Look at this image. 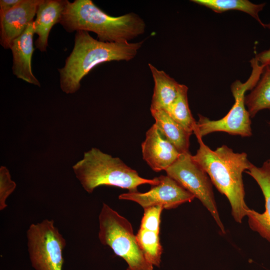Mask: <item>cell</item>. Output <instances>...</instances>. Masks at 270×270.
<instances>
[{"mask_svg":"<svg viewBox=\"0 0 270 270\" xmlns=\"http://www.w3.org/2000/svg\"><path fill=\"white\" fill-rule=\"evenodd\" d=\"M143 159L154 172L166 170L180 154L160 132L154 124L146 132L142 144Z\"/></svg>","mask_w":270,"mask_h":270,"instance_id":"11","label":"cell"},{"mask_svg":"<svg viewBox=\"0 0 270 270\" xmlns=\"http://www.w3.org/2000/svg\"><path fill=\"white\" fill-rule=\"evenodd\" d=\"M155 124L166 138L180 154L189 152L190 138L192 134L176 122L164 110H150Z\"/></svg>","mask_w":270,"mask_h":270,"instance_id":"15","label":"cell"},{"mask_svg":"<svg viewBox=\"0 0 270 270\" xmlns=\"http://www.w3.org/2000/svg\"><path fill=\"white\" fill-rule=\"evenodd\" d=\"M143 42H104L93 38L88 32H76L74 48L64 66L58 70L62 91L66 94L76 92L84 77L100 64L132 60Z\"/></svg>","mask_w":270,"mask_h":270,"instance_id":"2","label":"cell"},{"mask_svg":"<svg viewBox=\"0 0 270 270\" xmlns=\"http://www.w3.org/2000/svg\"><path fill=\"white\" fill-rule=\"evenodd\" d=\"M192 2L210 8L216 13L231 10L244 12L265 28V24L262 22L258 16L259 12L265 6V3L255 4L248 0H192Z\"/></svg>","mask_w":270,"mask_h":270,"instance_id":"18","label":"cell"},{"mask_svg":"<svg viewBox=\"0 0 270 270\" xmlns=\"http://www.w3.org/2000/svg\"><path fill=\"white\" fill-rule=\"evenodd\" d=\"M41 0H22L15 7L0 15V44L10 48L13 41L34 21Z\"/></svg>","mask_w":270,"mask_h":270,"instance_id":"10","label":"cell"},{"mask_svg":"<svg viewBox=\"0 0 270 270\" xmlns=\"http://www.w3.org/2000/svg\"><path fill=\"white\" fill-rule=\"evenodd\" d=\"M22 0H0V15L4 14L18 5Z\"/></svg>","mask_w":270,"mask_h":270,"instance_id":"24","label":"cell"},{"mask_svg":"<svg viewBox=\"0 0 270 270\" xmlns=\"http://www.w3.org/2000/svg\"><path fill=\"white\" fill-rule=\"evenodd\" d=\"M165 171L167 176L201 202L213 217L221 232L225 234L214 200L212 184L207 173L193 159L190 152L180 154Z\"/></svg>","mask_w":270,"mask_h":270,"instance_id":"8","label":"cell"},{"mask_svg":"<svg viewBox=\"0 0 270 270\" xmlns=\"http://www.w3.org/2000/svg\"><path fill=\"white\" fill-rule=\"evenodd\" d=\"M66 0H41L33 22L34 34L38 35L36 47L40 52L46 50L48 38L52 26L60 23Z\"/></svg>","mask_w":270,"mask_h":270,"instance_id":"14","label":"cell"},{"mask_svg":"<svg viewBox=\"0 0 270 270\" xmlns=\"http://www.w3.org/2000/svg\"><path fill=\"white\" fill-rule=\"evenodd\" d=\"M148 66L154 84L150 110H166L175 100L180 84L151 64H148Z\"/></svg>","mask_w":270,"mask_h":270,"instance_id":"16","label":"cell"},{"mask_svg":"<svg viewBox=\"0 0 270 270\" xmlns=\"http://www.w3.org/2000/svg\"><path fill=\"white\" fill-rule=\"evenodd\" d=\"M199 148L193 159L207 173L212 184L228 200L234 220L241 223L246 216L242 173L252 166L245 152H234L226 145L211 150L197 138Z\"/></svg>","mask_w":270,"mask_h":270,"instance_id":"1","label":"cell"},{"mask_svg":"<svg viewBox=\"0 0 270 270\" xmlns=\"http://www.w3.org/2000/svg\"><path fill=\"white\" fill-rule=\"evenodd\" d=\"M98 222L100 242L125 260L126 270H154V266L147 260L138 246L132 226L126 218L104 203Z\"/></svg>","mask_w":270,"mask_h":270,"instance_id":"5","label":"cell"},{"mask_svg":"<svg viewBox=\"0 0 270 270\" xmlns=\"http://www.w3.org/2000/svg\"><path fill=\"white\" fill-rule=\"evenodd\" d=\"M158 182L151 186L146 192H128L120 194V200L134 202L144 208L162 206L164 209L174 208L180 204L191 202L195 197L168 176L157 177Z\"/></svg>","mask_w":270,"mask_h":270,"instance_id":"9","label":"cell"},{"mask_svg":"<svg viewBox=\"0 0 270 270\" xmlns=\"http://www.w3.org/2000/svg\"><path fill=\"white\" fill-rule=\"evenodd\" d=\"M60 23L69 32H92L100 41L110 42H128L142 34L146 28L138 14L130 12L111 16L92 0H66Z\"/></svg>","mask_w":270,"mask_h":270,"instance_id":"3","label":"cell"},{"mask_svg":"<svg viewBox=\"0 0 270 270\" xmlns=\"http://www.w3.org/2000/svg\"><path fill=\"white\" fill-rule=\"evenodd\" d=\"M268 124H269V126H270V122H268Z\"/></svg>","mask_w":270,"mask_h":270,"instance_id":"25","label":"cell"},{"mask_svg":"<svg viewBox=\"0 0 270 270\" xmlns=\"http://www.w3.org/2000/svg\"><path fill=\"white\" fill-rule=\"evenodd\" d=\"M158 233L142 228L136 235L138 246L147 260L154 266L160 267L163 252Z\"/></svg>","mask_w":270,"mask_h":270,"instance_id":"20","label":"cell"},{"mask_svg":"<svg viewBox=\"0 0 270 270\" xmlns=\"http://www.w3.org/2000/svg\"><path fill=\"white\" fill-rule=\"evenodd\" d=\"M26 237L30 261L35 270H62L66 242L53 220L30 224Z\"/></svg>","mask_w":270,"mask_h":270,"instance_id":"7","label":"cell"},{"mask_svg":"<svg viewBox=\"0 0 270 270\" xmlns=\"http://www.w3.org/2000/svg\"><path fill=\"white\" fill-rule=\"evenodd\" d=\"M163 210L162 206L144 208L140 228L160 234V216Z\"/></svg>","mask_w":270,"mask_h":270,"instance_id":"21","label":"cell"},{"mask_svg":"<svg viewBox=\"0 0 270 270\" xmlns=\"http://www.w3.org/2000/svg\"><path fill=\"white\" fill-rule=\"evenodd\" d=\"M74 173L84 190L89 194L100 186H112L138 192V186L158 182L157 177L146 179L118 158L112 157L92 148L84 153L82 160L73 166Z\"/></svg>","mask_w":270,"mask_h":270,"instance_id":"4","label":"cell"},{"mask_svg":"<svg viewBox=\"0 0 270 270\" xmlns=\"http://www.w3.org/2000/svg\"><path fill=\"white\" fill-rule=\"evenodd\" d=\"M250 62L252 72L248 80L244 83L237 80L232 84L231 91L234 98V103L224 118L218 120H210L198 114V120L194 132L197 138H202L207 134L217 132L242 137L252 135L250 116L246 108L245 93L248 90H252L256 86L264 67L260 64L255 58Z\"/></svg>","mask_w":270,"mask_h":270,"instance_id":"6","label":"cell"},{"mask_svg":"<svg viewBox=\"0 0 270 270\" xmlns=\"http://www.w3.org/2000/svg\"><path fill=\"white\" fill-rule=\"evenodd\" d=\"M265 28L270 30V22L265 24ZM258 62L264 67L270 65V48L264 50L256 56Z\"/></svg>","mask_w":270,"mask_h":270,"instance_id":"23","label":"cell"},{"mask_svg":"<svg viewBox=\"0 0 270 270\" xmlns=\"http://www.w3.org/2000/svg\"><path fill=\"white\" fill-rule=\"evenodd\" d=\"M188 91L187 86L180 84L175 100L164 110L187 131L192 134L196 128V122L189 108Z\"/></svg>","mask_w":270,"mask_h":270,"instance_id":"19","label":"cell"},{"mask_svg":"<svg viewBox=\"0 0 270 270\" xmlns=\"http://www.w3.org/2000/svg\"><path fill=\"white\" fill-rule=\"evenodd\" d=\"M245 104L250 118L262 110H270V65L264 67L256 86L245 96Z\"/></svg>","mask_w":270,"mask_h":270,"instance_id":"17","label":"cell"},{"mask_svg":"<svg viewBox=\"0 0 270 270\" xmlns=\"http://www.w3.org/2000/svg\"><path fill=\"white\" fill-rule=\"evenodd\" d=\"M16 188L14 182L12 180L8 168L1 166L0 168V210H2L7 207L6 200L8 196Z\"/></svg>","mask_w":270,"mask_h":270,"instance_id":"22","label":"cell"},{"mask_svg":"<svg viewBox=\"0 0 270 270\" xmlns=\"http://www.w3.org/2000/svg\"><path fill=\"white\" fill-rule=\"evenodd\" d=\"M246 172L260 186L265 200V211L259 213L249 208L246 216L250 228L270 242V158L260 167L253 164Z\"/></svg>","mask_w":270,"mask_h":270,"instance_id":"12","label":"cell"},{"mask_svg":"<svg viewBox=\"0 0 270 270\" xmlns=\"http://www.w3.org/2000/svg\"><path fill=\"white\" fill-rule=\"evenodd\" d=\"M33 22L30 24L24 32L12 44L10 49L13 56L12 70L13 74L18 78L40 86V82L33 74L32 69V59L34 50Z\"/></svg>","mask_w":270,"mask_h":270,"instance_id":"13","label":"cell"}]
</instances>
